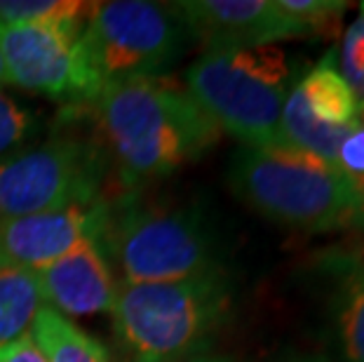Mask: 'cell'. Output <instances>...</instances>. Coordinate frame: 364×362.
<instances>
[{"label": "cell", "instance_id": "cell-1", "mask_svg": "<svg viewBox=\"0 0 364 362\" xmlns=\"http://www.w3.org/2000/svg\"><path fill=\"white\" fill-rule=\"evenodd\" d=\"M106 149L127 188L144 186L203 158L221 129L167 75L106 85L92 99Z\"/></svg>", "mask_w": 364, "mask_h": 362}, {"label": "cell", "instance_id": "cell-2", "mask_svg": "<svg viewBox=\"0 0 364 362\" xmlns=\"http://www.w3.org/2000/svg\"><path fill=\"white\" fill-rule=\"evenodd\" d=\"M228 273L172 282H118L111 311L125 362H183L209 351L233 311Z\"/></svg>", "mask_w": 364, "mask_h": 362}, {"label": "cell", "instance_id": "cell-3", "mask_svg": "<svg viewBox=\"0 0 364 362\" xmlns=\"http://www.w3.org/2000/svg\"><path fill=\"white\" fill-rule=\"evenodd\" d=\"M228 186L263 219L282 226H364V200L343 172L289 144L240 146L228 165Z\"/></svg>", "mask_w": 364, "mask_h": 362}, {"label": "cell", "instance_id": "cell-4", "mask_svg": "<svg viewBox=\"0 0 364 362\" xmlns=\"http://www.w3.org/2000/svg\"><path fill=\"white\" fill-rule=\"evenodd\" d=\"M102 243L122 282H172L226 271L219 233L196 205L125 198L106 207Z\"/></svg>", "mask_w": 364, "mask_h": 362}, {"label": "cell", "instance_id": "cell-5", "mask_svg": "<svg viewBox=\"0 0 364 362\" xmlns=\"http://www.w3.org/2000/svg\"><path fill=\"white\" fill-rule=\"evenodd\" d=\"M294 82L291 61L277 45L207 50L183 75L186 92L221 132L259 149L287 144L280 118Z\"/></svg>", "mask_w": 364, "mask_h": 362}, {"label": "cell", "instance_id": "cell-6", "mask_svg": "<svg viewBox=\"0 0 364 362\" xmlns=\"http://www.w3.org/2000/svg\"><path fill=\"white\" fill-rule=\"evenodd\" d=\"M188 45L191 36L172 3H97L82 28V52L99 87L165 75Z\"/></svg>", "mask_w": 364, "mask_h": 362}, {"label": "cell", "instance_id": "cell-7", "mask_svg": "<svg viewBox=\"0 0 364 362\" xmlns=\"http://www.w3.org/2000/svg\"><path fill=\"white\" fill-rule=\"evenodd\" d=\"M104 156L97 144L54 137L0 163V221L99 203Z\"/></svg>", "mask_w": 364, "mask_h": 362}, {"label": "cell", "instance_id": "cell-8", "mask_svg": "<svg viewBox=\"0 0 364 362\" xmlns=\"http://www.w3.org/2000/svg\"><path fill=\"white\" fill-rule=\"evenodd\" d=\"M7 85L68 104L92 102L99 82L82 52L80 26L0 24Z\"/></svg>", "mask_w": 364, "mask_h": 362}, {"label": "cell", "instance_id": "cell-9", "mask_svg": "<svg viewBox=\"0 0 364 362\" xmlns=\"http://www.w3.org/2000/svg\"><path fill=\"white\" fill-rule=\"evenodd\" d=\"M172 5L191 41L203 45L205 52L261 48L311 36L282 10L280 0H181Z\"/></svg>", "mask_w": 364, "mask_h": 362}, {"label": "cell", "instance_id": "cell-10", "mask_svg": "<svg viewBox=\"0 0 364 362\" xmlns=\"http://www.w3.org/2000/svg\"><path fill=\"white\" fill-rule=\"evenodd\" d=\"M106 203L71 205L61 210L0 221V264L43 271L87 238L102 235Z\"/></svg>", "mask_w": 364, "mask_h": 362}, {"label": "cell", "instance_id": "cell-11", "mask_svg": "<svg viewBox=\"0 0 364 362\" xmlns=\"http://www.w3.org/2000/svg\"><path fill=\"white\" fill-rule=\"evenodd\" d=\"M36 275L45 306L68 320L102 313L111 315L113 311L118 282L113 278L102 235L87 238Z\"/></svg>", "mask_w": 364, "mask_h": 362}, {"label": "cell", "instance_id": "cell-12", "mask_svg": "<svg viewBox=\"0 0 364 362\" xmlns=\"http://www.w3.org/2000/svg\"><path fill=\"white\" fill-rule=\"evenodd\" d=\"M336 289L331 297V325L346 362H364V261L343 254L331 264Z\"/></svg>", "mask_w": 364, "mask_h": 362}, {"label": "cell", "instance_id": "cell-13", "mask_svg": "<svg viewBox=\"0 0 364 362\" xmlns=\"http://www.w3.org/2000/svg\"><path fill=\"white\" fill-rule=\"evenodd\" d=\"M308 113L320 125L327 127H353L360 115L353 90L348 87L338 71L336 52H327L304 78L296 80Z\"/></svg>", "mask_w": 364, "mask_h": 362}, {"label": "cell", "instance_id": "cell-14", "mask_svg": "<svg viewBox=\"0 0 364 362\" xmlns=\"http://www.w3.org/2000/svg\"><path fill=\"white\" fill-rule=\"evenodd\" d=\"M43 306L41 282L33 271L0 264V348L31 334Z\"/></svg>", "mask_w": 364, "mask_h": 362}, {"label": "cell", "instance_id": "cell-15", "mask_svg": "<svg viewBox=\"0 0 364 362\" xmlns=\"http://www.w3.org/2000/svg\"><path fill=\"white\" fill-rule=\"evenodd\" d=\"M31 339L48 362H111L99 339L48 306L36 315Z\"/></svg>", "mask_w": 364, "mask_h": 362}, {"label": "cell", "instance_id": "cell-16", "mask_svg": "<svg viewBox=\"0 0 364 362\" xmlns=\"http://www.w3.org/2000/svg\"><path fill=\"white\" fill-rule=\"evenodd\" d=\"M95 7L97 3H85V0H0V24L85 28Z\"/></svg>", "mask_w": 364, "mask_h": 362}, {"label": "cell", "instance_id": "cell-17", "mask_svg": "<svg viewBox=\"0 0 364 362\" xmlns=\"http://www.w3.org/2000/svg\"><path fill=\"white\" fill-rule=\"evenodd\" d=\"M38 132V115L0 90V163L24 151Z\"/></svg>", "mask_w": 364, "mask_h": 362}, {"label": "cell", "instance_id": "cell-18", "mask_svg": "<svg viewBox=\"0 0 364 362\" xmlns=\"http://www.w3.org/2000/svg\"><path fill=\"white\" fill-rule=\"evenodd\" d=\"M336 64L343 80L348 82V87L353 90L360 113H364V10L346 28Z\"/></svg>", "mask_w": 364, "mask_h": 362}, {"label": "cell", "instance_id": "cell-19", "mask_svg": "<svg viewBox=\"0 0 364 362\" xmlns=\"http://www.w3.org/2000/svg\"><path fill=\"white\" fill-rule=\"evenodd\" d=\"M280 5L284 12H289L294 19H299L311 31V36H322L331 31L350 7L338 0H280Z\"/></svg>", "mask_w": 364, "mask_h": 362}, {"label": "cell", "instance_id": "cell-20", "mask_svg": "<svg viewBox=\"0 0 364 362\" xmlns=\"http://www.w3.org/2000/svg\"><path fill=\"white\" fill-rule=\"evenodd\" d=\"M336 167L343 172V176L353 183V188L364 200V113L358 115L350 134L341 144Z\"/></svg>", "mask_w": 364, "mask_h": 362}, {"label": "cell", "instance_id": "cell-21", "mask_svg": "<svg viewBox=\"0 0 364 362\" xmlns=\"http://www.w3.org/2000/svg\"><path fill=\"white\" fill-rule=\"evenodd\" d=\"M0 362H48L31 334L17 339L14 344L0 348Z\"/></svg>", "mask_w": 364, "mask_h": 362}, {"label": "cell", "instance_id": "cell-22", "mask_svg": "<svg viewBox=\"0 0 364 362\" xmlns=\"http://www.w3.org/2000/svg\"><path fill=\"white\" fill-rule=\"evenodd\" d=\"M183 362H237L233 356H226V353H214V351H203L198 356H193Z\"/></svg>", "mask_w": 364, "mask_h": 362}, {"label": "cell", "instance_id": "cell-23", "mask_svg": "<svg viewBox=\"0 0 364 362\" xmlns=\"http://www.w3.org/2000/svg\"><path fill=\"white\" fill-rule=\"evenodd\" d=\"M273 362H329V360L324 356H317V353H287V356Z\"/></svg>", "mask_w": 364, "mask_h": 362}, {"label": "cell", "instance_id": "cell-24", "mask_svg": "<svg viewBox=\"0 0 364 362\" xmlns=\"http://www.w3.org/2000/svg\"><path fill=\"white\" fill-rule=\"evenodd\" d=\"M7 85V75H5V64H3V57H0V90Z\"/></svg>", "mask_w": 364, "mask_h": 362}, {"label": "cell", "instance_id": "cell-25", "mask_svg": "<svg viewBox=\"0 0 364 362\" xmlns=\"http://www.w3.org/2000/svg\"><path fill=\"white\" fill-rule=\"evenodd\" d=\"M362 10H364V3H362Z\"/></svg>", "mask_w": 364, "mask_h": 362}]
</instances>
